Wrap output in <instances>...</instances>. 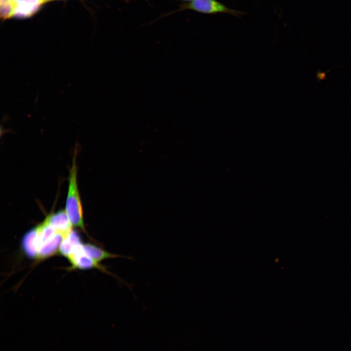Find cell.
Here are the masks:
<instances>
[{
    "label": "cell",
    "instance_id": "7a4b0ae2",
    "mask_svg": "<svg viewBox=\"0 0 351 351\" xmlns=\"http://www.w3.org/2000/svg\"><path fill=\"white\" fill-rule=\"evenodd\" d=\"M186 8L205 14L225 13L240 16L245 13L230 9L216 0H193Z\"/></svg>",
    "mask_w": 351,
    "mask_h": 351
},
{
    "label": "cell",
    "instance_id": "9c48e42d",
    "mask_svg": "<svg viewBox=\"0 0 351 351\" xmlns=\"http://www.w3.org/2000/svg\"><path fill=\"white\" fill-rule=\"evenodd\" d=\"M13 4L11 0H0V13L1 18L6 19L12 16Z\"/></svg>",
    "mask_w": 351,
    "mask_h": 351
},
{
    "label": "cell",
    "instance_id": "8992f818",
    "mask_svg": "<svg viewBox=\"0 0 351 351\" xmlns=\"http://www.w3.org/2000/svg\"><path fill=\"white\" fill-rule=\"evenodd\" d=\"M47 217L51 225L57 231L67 234L72 230V226L65 210L51 214Z\"/></svg>",
    "mask_w": 351,
    "mask_h": 351
},
{
    "label": "cell",
    "instance_id": "30bf717a",
    "mask_svg": "<svg viewBox=\"0 0 351 351\" xmlns=\"http://www.w3.org/2000/svg\"><path fill=\"white\" fill-rule=\"evenodd\" d=\"M47 0H41L42 3L45 2V1H47Z\"/></svg>",
    "mask_w": 351,
    "mask_h": 351
},
{
    "label": "cell",
    "instance_id": "277c9868",
    "mask_svg": "<svg viewBox=\"0 0 351 351\" xmlns=\"http://www.w3.org/2000/svg\"><path fill=\"white\" fill-rule=\"evenodd\" d=\"M13 4L12 16L26 18L34 14L42 3L41 0H11Z\"/></svg>",
    "mask_w": 351,
    "mask_h": 351
},
{
    "label": "cell",
    "instance_id": "52a82bcc",
    "mask_svg": "<svg viewBox=\"0 0 351 351\" xmlns=\"http://www.w3.org/2000/svg\"><path fill=\"white\" fill-rule=\"evenodd\" d=\"M82 243L78 234L72 230L61 243L59 253L64 256L67 257Z\"/></svg>",
    "mask_w": 351,
    "mask_h": 351
},
{
    "label": "cell",
    "instance_id": "ba28073f",
    "mask_svg": "<svg viewBox=\"0 0 351 351\" xmlns=\"http://www.w3.org/2000/svg\"><path fill=\"white\" fill-rule=\"evenodd\" d=\"M83 247L85 252L94 260L98 263L103 260L106 259L125 257L121 255L108 252L101 248L91 244H83Z\"/></svg>",
    "mask_w": 351,
    "mask_h": 351
},
{
    "label": "cell",
    "instance_id": "8fae6325",
    "mask_svg": "<svg viewBox=\"0 0 351 351\" xmlns=\"http://www.w3.org/2000/svg\"></svg>",
    "mask_w": 351,
    "mask_h": 351
},
{
    "label": "cell",
    "instance_id": "3957f363",
    "mask_svg": "<svg viewBox=\"0 0 351 351\" xmlns=\"http://www.w3.org/2000/svg\"><path fill=\"white\" fill-rule=\"evenodd\" d=\"M73 269L81 270L98 268L106 273H110L103 266L94 260L84 251L82 243L67 257Z\"/></svg>",
    "mask_w": 351,
    "mask_h": 351
},
{
    "label": "cell",
    "instance_id": "6da1fadb",
    "mask_svg": "<svg viewBox=\"0 0 351 351\" xmlns=\"http://www.w3.org/2000/svg\"><path fill=\"white\" fill-rule=\"evenodd\" d=\"M77 173L75 153L69 173L65 211L72 227H78L85 231L83 210L77 182Z\"/></svg>",
    "mask_w": 351,
    "mask_h": 351
},
{
    "label": "cell",
    "instance_id": "5b68a950",
    "mask_svg": "<svg viewBox=\"0 0 351 351\" xmlns=\"http://www.w3.org/2000/svg\"><path fill=\"white\" fill-rule=\"evenodd\" d=\"M21 245L22 250L26 256L32 259H37L38 244L36 226L28 231L24 235Z\"/></svg>",
    "mask_w": 351,
    "mask_h": 351
}]
</instances>
